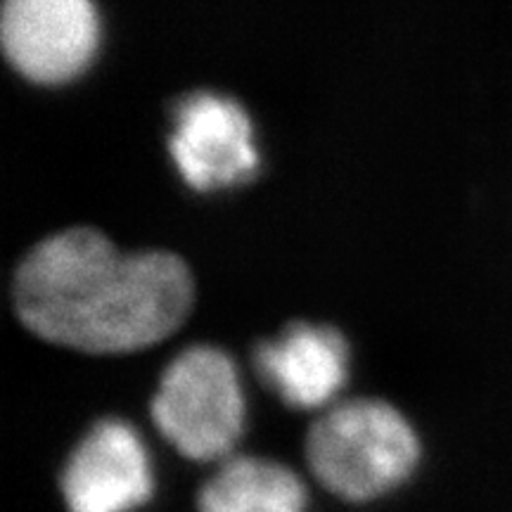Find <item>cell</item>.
Returning a JSON list of instances; mask_svg holds the SVG:
<instances>
[{
    "label": "cell",
    "mask_w": 512,
    "mask_h": 512,
    "mask_svg": "<svg viewBox=\"0 0 512 512\" xmlns=\"http://www.w3.org/2000/svg\"><path fill=\"white\" fill-rule=\"evenodd\" d=\"M24 328L83 354H133L181 328L195 302L192 273L171 252L124 254L95 228L38 242L17 268Z\"/></svg>",
    "instance_id": "6da1fadb"
},
{
    "label": "cell",
    "mask_w": 512,
    "mask_h": 512,
    "mask_svg": "<svg viewBox=\"0 0 512 512\" xmlns=\"http://www.w3.org/2000/svg\"><path fill=\"white\" fill-rule=\"evenodd\" d=\"M313 475L344 501H375L399 489L420 460L418 434L392 403L339 401L313 422L306 437Z\"/></svg>",
    "instance_id": "7a4b0ae2"
},
{
    "label": "cell",
    "mask_w": 512,
    "mask_h": 512,
    "mask_svg": "<svg viewBox=\"0 0 512 512\" xmlns=\"http://www.w3.org/2000/svg\"><path fill=\"white\" fill-rule=\"evenodd\" d=\"M152 418L185 458H228L245 432V394L233 358L204 344L178 354L152 399Z\"/></svg>",
    "instance_id": "3957f363"
},
{
    "label": "cell",
    "mask_w": 512,
    "mask_h": 512,
    "mask_svg": "<svg viewBox=\"0 0 512 512\" xmlns=\"http://www.w3.org/2000/svg\"><path fill=\"white\" fill-rule=\"evenodd\" d=\"M0 36L24 79L60 86L91 67L100 19L93 0H5Z\"/></svg>",
    "instance_id": "277c9868"
},
{
    "label": "cell",
    "mask_w": 512,
    "mask_h": 512,
    "mask_svg": "<svg viewBox=\"0 0 512 512\" xmlns=\"http://www.w3.org/2000/svg\"><path fill=\"white\" fill-rule=\"evenodd\" d=\"M169 147L185 183L200 192L242 185L259 171L252 121L228 95L202 91L178 100Z\"/></svg>",
    "instance_id": "5b68a950"
},
{
    "label": "cell",
    "mask_w": 512,
    "mask_h": 512,
    "mask_svg": "<svg viewBox=\"0 0 512 512\" xmlns=\"http://www.w3.org/2000/svg\"><path fill=\"white\" fill-rule=\"evenodd\" d=\"M155 494L145 441L124 420L95 422L62 470L69 512H133Z\"/></svg>",
    "instance_id": "8992f818"
},
{
    "label": "cell",
    "mask_w": 512,
    "mask_h": 512,
    "mask_svg": "<svg viewBox=\"0 0 512 512\" xmlns=\"http://www.w3.org/2000/svg\"><path fill=\"white\" fill-rule=\"evenodd\" d=\"M254 366L268 389L287 406H328L349 375V347L332 325L292 323L254 351Z\"/></svg>",
    "instance_id": "52a82bcc"
},
{
    "label": "cell",
    "mask_w": 512,
    "mask_h": 512,
    "mask_svg": "<svg viewBox=\"0 0 512 512\" xmlns=\"http://www.w3.org/2000/svg\"><path fill=\"white\" fill-rule=\"evenodd\" d=\"M200 512H306V489L278 460L230 458L200 491Z\"/></svg>",
    "instance_id": "ba28073f"
}]
</instances>
